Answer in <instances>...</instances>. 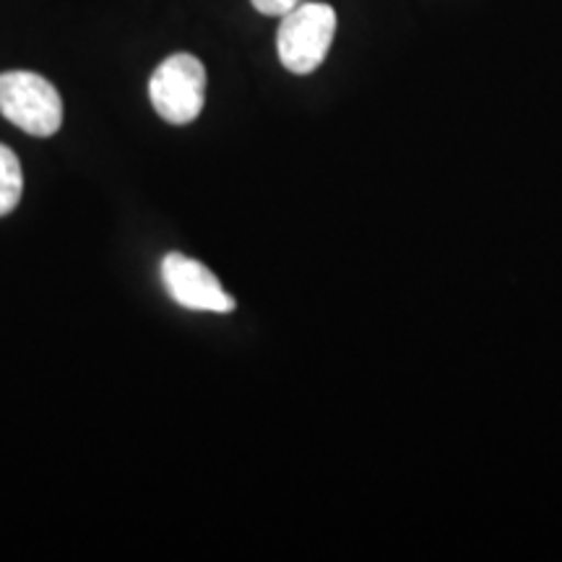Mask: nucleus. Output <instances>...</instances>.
I'll return each instance as SVG.
<instances>
[{
  "instance_id": "1",
  "label": "nucleus",
  "mask_w": 562,
  "mask_h": 562,
  "mask_svg": "<svg viewBox=\"0 0 562 562\" xmlns=\"http://www.w3.org/2000/svg\"><path fill=\"white\" fill-rule=\"evenodd\" d=\"M336 37V11L326 3H300L281 16L277 50L290 74L307 76L321 68Z\"/></svg>"
},
{
  "instance_id": "2",
  "label": "nucleus",
  "mask_w": 562,
  "mask_h": 562,
  "mask_svg": "<svg viewBox=\"0 0 562 562\" xmlns=\"http://www.w3.org/2000/svg\"><path fill=\"white\" fill-rule=\"evenodd\" d=\"M0 115L30 136L50 138L63 125V100L45 76L5 70L0 74Z\"/></svg>"
},
{
  "instance_id": "3",
  "label": "nucleus",
  "mask_w": 562,
  "mask_h": 562,
  "mask_svg": "<svg viewBox=\"0 0 562 562\" xmlns=\"http://www.w3.org/2000/svg\"><path fill=\"white\" fill-rule=\"evenodd\" d=\"M149 97L161 121L172 125L193 123L206 104V68L195 55H170L154 70Z\"/></svg>"
},
{
  "instance_id": "4",
  "label": "nucleus",
  "mask_w": 562,
  "mask_h": 562,
  "mask_svg": "<svg viewBox=\"0 0 562 562\" xmlns=\"http://www.w3.org/2000/svg\"><path fill=\"white\" fill-rule=\"evenodd\" d=\"M161 279H165L167 292L178 305L188 311L201 313H232L235 300L222 290L220 279L211 273L206 266L182 256V252H170L161 261Z\"/></svg>"
},
{
  "instance_id": "5",
  "label": "nucleus",
  "mask_w": 562,
  "mask_h": 562,
  "mask_svg": "<svg viewBox=\"0 0 562 562\" xmlns=\"http://www.w3.org/2000/svg\"><path fill=\"white\" fill-rule=\"evenodd\" d=\"M21 193H24V175L19 157L9 146L0 144V216L11 214L19 206Z\"/></svg>"
},
{
  "instance_id": "6",
  "label": "nucleus",
  "mask_w": 562,
  "mask_h": 562,
  "mask_svg": "<svg viewBox=\"0 0 562 562\" xmlns=\"http://www.w3.org/2000/svg\"><path fill=\"white\" fill-rule=\"evenodd\" d=\"M250 3L256 5V11L263 13V16H284V13L297 9L305 0H250Z\"/></svg>"
}]
</instances>
